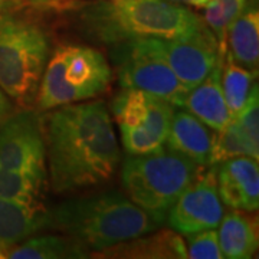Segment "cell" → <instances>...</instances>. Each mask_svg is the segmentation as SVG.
<instances>
[{"label":"cell","instance_id":"cell-1","mask_svg":"<svg viewBox=\"0 0 259 259\" xmlns=\"http://www.w3.org/2000/svg\"><path fill=\"white\" fill-rule=\"evenodd\" d=\"M51 186L74 192L110 180L120 161L111 115L102 101L58 107L44 122Z\"/></svg>","mask_w":259,"mask_h":259},{"label":"cell","instance_id":"cell-2","mask_svg":"<svg viewBox=\"0 0 259 259\" xmlns=\"http://www.w3.org/2000/svg\"><path fill=\"white\" fill-rule=\"evenodd\" d=\"M51 213V229L72 236L90 250L101 252L158 229L147 212L117 192L72 199Z\"/></svg>","mask_w":259,"mask_h":259},{"label":"cell","instance_id":"cell-3","mask_svg":"<svg viewBox=\"0 0 259 259\" xmlns=\"http://www.w3.org/2000/svg\"><path fill=\"white\" fill-rule=\"evenodd\" d=\"M85 29L108 45L130 39L185 36L206 23L193 10L168 0H112L82 10Z\"/></svg>","mask_w":259,"mask_h":259},{"label":"cell","instance_id":"cell-4","mask_svg":"<svg viewBox=\"0 0 259 259\" xmlns=\"http://www.w3.org/2000/svg\"><path fill=\"white\" fill-rule=\"evenodd\" d=\"M51 55L47 26L20 9L0 13V88L10 100L29 108Z\"/></svg>","mask_w":259,"mask_h":259},{"label":"cell","instance_id":"cell-5","mask_svg":"<svg viewBox=\"0 0 259 259\" xmlns=\"http://www.w3.org/2000/svg\"><path fill=\"white\" fill-rule=\"evenodd\" d=\"M203 168L171 148L161 147L154 153L130 156L122 166L121 183L130 200L161 225L179 196Z\"/></svg>","mask_w":259,"mask_h":259},{"label":"cell","instance_id":"cell-6","mask_svg":"<svg viewBox=\"0 0 259 259\" xmlns=\"http://www.w3.org/2000/svg\"><path fill=\"white\" fill-rule=\"evenodd\" d=\"M112 72L98 49L62 44L48 59L35 104L40 111L88 101L110 90Z\"/></svg>","mask_w":259,"mask_h":259},{"label":"cell","instance_id":"cell-7","mask_svg":"<svg viewBox=\"0 0 259 259\" xmlns=\"http://www.w3.org/2000/svg\"><path fill=\"white\" fill-rule=\"evenodd\" d=\"M118 79L124 88H134L182 107L190 88L180 82L157 47V37H139L117 44Z\"/></svg>","mask_w":259,"mask_h":259},{"label":"cell","instance_id":"cell-8","mask_svg":"<svg viewBox=\"0 0 259 259\" xmlns=\"http://www.w3.org/2000/svg\"><path fill=\"white\" fill-rule=\"evenodd\" d=\"M44 122L35 111L10 114L0 124V168L47 176Z\"/></svg>","mask_w":259,"mask_h":259},{"label":"cell","instance_id":"cell-9","mask_svg":"<svg viewBox=\"0 0 259 259\" xmlns=\"http://www.w3.org/2000/svg\"><path fill=\"white\" fill-rule=\"evenodd\" d=\"M157 47L180 82L187 88L204 81L225 58L213 32L206 25L185 36L157 39Z\"/></svg>","mask_w":259,"mask_h":259},{"label":"cell","instance_id":"cell-10","mask_svg":"<svg viewBox=\"0 0 259 259\" xmlns=\"http://www.w3.org/2000/svg\"><path fill=\"white\" fill-rule=\"evenodd\" d=\"M223 216V204L218 193L216 168L200 173L170 207L166 219L170 228L190 236L197 232L214 229Z\"/></svg>","mask_w":259,"mask_h":259},{"label":"cell","instance_id":"cell-11","mask_svg":"<svg viewBox=\"0 0 259 259\" xmlns=\"http://www.w3.org/2000/svg\"><path fill=\"white\" fill-rule=\"evenodd\" d=\"M218 193L223 203L236 210L253 212L259 206V167L253 157H235L216 168Z\"/></svg>","mask_w":259,"mask_h":259},{"label":"cell","instance_id":"cell-12","mask_svg":"<svg viewBox=\"0 0 259 259\" xmlns=\"http://www.w3.org/2000/svg\"><path fill=\"white\" fill-rule=\"evenodd\" d=\"M44 229H51V213L40 202L26 203L0 197V253Z\"/></svg>","mask_w":259,"mask_h":259},{"label":"cell","instance_id":"cell-13","mask_svg":"<svg viewBox=\"0 0 259 259\" xmlns=\"http://www.w3.org/2000/svg\"><path fill=\"white\" fill-rule=\"evenodd\" d=\"M175 105L166 100L150 95L148 112L139 127H120L121 141L128 156L154 153L166 146Z\"/></svg>","mask_w":259,"mask_h":259},{"label":"cell","instance_id":"cell-14","mask_svg":"<svg viewBox=\"0 0 259 259\" xmlns=\"http://www.w3.org/2000/svg\"><path fill=\"white\" fill-rule=\"evenodd\" d=\"M213 133L193 114L175 108L166 144L179 154L190 158L196 164L207 167L210 164Z\"/></svg>","mask_w":259,"mask_h":259},{"label":"cell","instance_id":"cell-15","mask_svg":"<svg viewBox=\"0 0 259 259\" xmlns=\"http://www.w3.org/2000/svg\"><path fill=\"white\" fill-rule=\"evenodd\" d=\"M222 64L218 65L204 81L190 88L186 94L182 107L193 114L213 131L225 128L232 120L221 85Z\"/></svg>","mask_w":259,"mask_h":259},{"label":"cell","instance_id":"cell-16","mask_svg":"<svg viewBox=\"0 0 259 259\" xmlns=\"http://www.w3.org/2000/svg\"><path fill=\"white\" fill-rule=\"evenodd\" d=\"M100 258L139 259H183L187 258V248L183 238L173 231H161L151 236H139L110 246L95 255Z\"/></svg>","mask_w":259,"mask_h":259},{"label":"cell","instance_id":"cell-17","mask_svg":"<svg viewBox=\"0 0 259 259\" xmlns=\"http://www.w3.org/2000/svg\"><path fill=\"white\" fill-rule=\"evenodd\" d=\"M228 54L249 71H258L259 64V12L256 5L248 2L242 13L228 30Z\"/></svg>","mask_w":259,"mask_h":259},{"label":"cell","instance_id":"cell-18","mask_svg":"<svg viewBox=\"0 0 259 259\" xmlns=\"http://www.w3.org/2000/svg\"><path fill=\"white\" fill-rule=\"evenodd\" d=\"M218 239L223 258H252L258 249V222L235 209L222 216Z\"/></svg>","mask_w":259,"mask_h":259},{"label":"cell","instance_id":"cell-19","mask_svg":"<svg viewBox=\"0 0 259 259\" xmlns=\"http://www.w3.org/2000/svg\"><path fill=\"white\" fill-rule=\"evenodd\" d=\"M91 250L82 242L68 235H45L29 238L5 252L12 259H62L88 258Z\"/></svg>","mask_w":259,"mask_h":259},{"label":"cell","instance_id":"cell-20","mask_svg":"<svg viewBox=\"0 0 259 259\" xmlns=\"http://www.w3.org/2000/svg\"><path fill=\"white\" fill-rule=\"evenodd\" d=\"M256 75L258 71H249L236 64L226 52L221 71V85L232 118L245 108L255 88H258V83L255 81Z\"/></svg>","mask_w":259,"mask_h":259},{"label":"cell","instance_id":"cell-21","mask_svg":"<svg viewBox=\"0 0 259 259\" xmlns=\"http://www.w3.org/2000/svg\"><path fill=\"white\" fill-rule=\"evenodd\" d=\"M253 157L258 160L259 150L255 148L245 137L236 121L232 118L225 128L213 134L210 164H221L226 160L235 157Z\"/></svg>","mask_w":259,"mask_h":259},{"label":"cell","instance_id":"cell-22","mask_svg":"<svg viewBox=\"0 0 259 259\" xmlns=\"http://www.w3.org/2000/svg\"><path fill=\"white\" fill-rule=\"evenodd\" d=\"M47 183V176L0 168V197L26 203H37Z\"/></svg>","mask_w":259,"mask_h":259},{"label":"cell","instance_id":"cell-23","mask_svg":"<svg viewBox=\"0 0 259 259\" xmlns=\"http://www.w3.org/2000/svg\"><path fill=\"white\" fill-rule=\"evenodd\" d=\"M249 0H212L204 6L203 22L216 37L222 56L226 55L228 30Z\"/></svg>","mask_w":259,"mask_h":259},{"label":"cell","instance_id":"cell-24","mask_svg":"<svg viewBox=\"0 0 259 259\" xmlns=\"http://www.w3.org/2000/svg\"><path fill=\"white\" fill-rule=\"evenodd\" d=\"M148 100L150 94L124 88V91L114 100V115L118 127H139L141 125L148 112Z\"/></svg>","mask_w":259,"mask_h":259},{"label":"cell","instance_id":"cell-25","mask_svg":"<svg viewBox=\"0 0 259 259\" xmlns=\"http://www.w3.org/2000/svg\"><path fill=\"white\" fill-rule=\"evenodd\" d=\"M189 238L187 258L193 259H222V250L219 246L218 232L214 229L197 232Z\"/></svg>","mask_w":259,"mask_h":259},{"label":"cell","instance_id":"cell-26","mask_svg":"<svg viewBox=\"0 0 259 259\" xmlns=\"http://www.w3.org/2000/svg\"><path fill=\"white\" fill-rule=\"evenodd\" d=\"M236 124L239 125L245 137L255 148L259 150V104H258V88H255L250 95L249 101L245 105L238 115L233 117Z\"/></svg>","mask_w":259,"mask_h":259},{"label":"cell","instance_id":"cell-27","mask_svg":"<svg viewBox=\"0 0 259 259\" xmlns=\"http://www.w3.org/2000/svg\"><path fill=\"white\" fill-rule=\"evenodd\" d=\"M12 114V104H10V98L3 93V90L0 88V124L6 120Z\"/></svg>","mask_w":259,"mask_h":259},{"label":"cell","instance_id":"cell-28","mask_svg":"<svg viewBox=\"0 0 259 259\" xmlns=\"http://www.w3.org/2000/svg\"><path fill=\"white\" fill-rule=\"evenodd\" d=\"M168 2H173V3H179V5H189V6H193L197 9H203L207 3H210L212 0H168Z\"/></svg>","mask_w":259,"mask_h":259},{"label":"cell","instance_id":"cell-29","mask_svg":"<svg viewBox=\"0 0 259 259\" xmlns=\"http://www.w3.org/2000/svg\"><path fill=\"white\" fill-rule=\"evenodd\" d=\"M13 9H19L18 0H0V13Z\"/></svg>","mask_w":259,"mask_h":259},{"label":"cell","instance_id":"cell-30","mask_svg":"<svg viewBox=\"0 0 259 259\" xmlns=\"http://www.w3.org/2000/svg\"><path fill=\"white\" fill-rule=\"evenodd\" d=\"M48 0H18L19 9H23L25 6H45Z\"/></svg>","mask_w":259,"mask_h":259},{"label":"cell","instance_id":"cell-31","mask_svg":"<svg viewBox=\"0 0 259 259\" xmlns=\"http://www.w3.org/2000/svg\"><path fill=\"white\" fill-rule=\"evenodd\" d=\"M68 2H72V0H48L47 3H45V6H58V5H66ZM108 2H112V0H108Z\"/></svg>","mask_w":259,"mask_h":259},{"label":"cell","instance_id":"cell-32","mask_svg":"<svg viewBox=\"0 0 259 259\" xmlns=\"http://www.w3.org/2000/svg\"><path fill=\"white\" fill-rule=\"evenodd\" d=\"M0 258H3V256H2V253H0Z\"/></svg>","mask_w":259,"mask_h":259}]
</instances>
